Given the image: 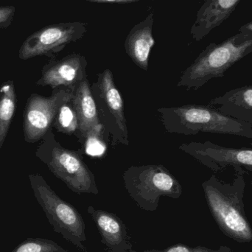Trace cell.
I'll use <instances>...</instances> for the list:
<instances>
[{"instance_id":"obj_1","label":"cell","mask_w":252,"mask_h":252,"mask_svg":"<svg viewBox=\"0 0 252 252\" xmlns=\"http://www.w3.org/2000/svg\"><path fill=\"white\" fill-rule=\"evenodd\" d=\"M231 182L212 175L202 183L206 201L220 231L238 243L252 241V228L244 211L246 182L239 170Z\"/></svg>"},{"instance_id":"obj_2","label":"cell","mask_w":252,"mask_h":252,"mask_svg":"<svg viewBox=\"0 0 252 252\" xmlns=\"http://www.w3.org/2000/svg\"><path fill=\"white\" fill-rule=\"evenodd\" d=\"M251 53L252 21L223 42L209 44L184 71L177 86L188 90H198L211 80L223 78L231 66Z\"/></svg>"},{"instance_id":"obj_3","label":"cell","mask_w":252,"mask_h":252,"mask_svg":"<svg viewBox=\"0 0 252 252\" xmlns=\"http://www.w3.org/2000/svg\"><path fill=\"white\" fill-rule=\"evenodd\" d=\"M157 113L168 133L188 136L218 133L252 139V124L234 119L209 105L159 108Z\"/></svg>"},{"instance_id":"obj_4","label":"cell","mask_w":252,"mask_h":252,"mask_svg":"<svg viewBox=\"0 0 252 252\" xmlns=\"http://www.w3.org/2000/svg\"><path fill=\"white\" fill-rule=\"evenodd\" d=\"M35 155L72 192L99 193L95 176L83 159L82 154L62 146L51 130L41 139Z\"/></svg>"},{"instance_id":"obj_5","label":"cell","mask_w":252,"mask_h":252,"mask_svg":"<svg viewBox=\"0 0 252 252\" xmlns=\"http://www.w3.org/2000/svg\"><path fill=\"white\" fill-rule=\"evenodd\" d=\"M123 178L127 193L145 211H156L161 197L177 199L182 195L180 182L161 164L131 166Z\"/></svg>"},{"instance_id":"obj_6","label":"cell","mask_w":252,"mask_h":252,"mask_svg":"<svg viewBox=\"0 0 252 252\" xmlns=\"http://www.w3.org/2000/svg\"><path fill=\"white\" fill-rule=\"evenodd\" d=\"M29 180L34 196L54 232L81 252H90L84 245L86 225L78 210L59 197L41 175L30 174Z\"/></svg>"},{"instance_id":"obj_7","label":"cell","mask_w":252,"mask_h":252,"mask_svg":"<svg viewBox=\"0 0 252 252\" xmlns=\"http://www.w3.org/2000/svg\"><path fill=\"white\" fill-rule=\"evenodd\" d=\"M91 90L106 139H110L113 148L120 145L128 146L124 99L115 84L112 71L106 69L99 73L95 82L92 84Z\"/></svg>"},{"instance_id":"obj_8","label":"cell","mask_w":252,"mask_h":252,"mask_svg":"<svg viewBox=\"0 0 252 252\" xmlns=\"http://www.w3.org/2000/svg\"><path fill=\"white\" fill-rule=\"evenodd\" d=\"M84 22H71L53 24L30 35L19 49V57L28 60L38 56L53 58L66 45L76 42L87 32Z\"/></svg>"},{"instance_id":"obj_9","label":"cell","mask_w":252,"mask_h":252,"mask_svg":"<svg viewBox=\"0 0 252 252\" xmlns=\"http://www.w3.org/2000/svg\"><path fill=\"white\" fill-rule=\"evenodd\" d=\"M73 90L65 87L53 90L49 97L32 94L24 112V138L28 143L41 140L51 130L56 113L65 102L72 100Z\"/></svg>"},{"instance_id":"obj_10","label":"cell","mask_w":252,"mask_h":252,"mask_svg":"<svg viewBox=\"0 0 252 252\" xmlns=\"http://www.w3.org/2000/svg\"><path fill=\"white\" fill-rule=\"evenodd\" d=\"M179 149L214 172L228 167L239 171L246 168L252 172V148H226L206 141L184 143L179 146Z\"/></svg>"},{"instance_id":"obj_11","label":"cell","mask_w":252,"mask_h":252,"mask_svg":"<svg viewBox=\"0 0 252 252\" xmlns=\"http://www.w3.org/2000/svg\"><path fill=\"white\" fill-rule=\"evenodd\" d=\"M87 59L79 53H73L61 59H52L41 70V75L35 84L50 87L53 90L65 87L73 90L87 78Z\"/></svg>"},{"instance_id":"obj_12","label":"cell","mask_w":252,"mask_h":252,"mask_svg":"<svg viewBox=\"0 0 252 252\" xmlns=\"http://www.w3.org/2000/svg\"><path fill=\"white\" fill-rule=\"evenodd\" d=\"M87 213L95 223L107 252H137L130 243L125 223L116 214L93 206L87 208Z\"/></svg>"},{"instance_id":"obj_13","label":"cell","mask_w":252,"mask_h":252,"mask_svg":"<svg viewBox=\"0 0 252 252\" xmlns=\"http://www.w3.org/2000/svg\"><path fill=\"white\" fill-rule=\"evenodd\" d=\"M241 0H205L196 15L190 34L200 41L232 14Z\"/></svg>"},{"instance_id":"obj_14","label":"cell","mask_w":252,"mask_h":252,"mask_svg":"<svg viewBox=\"0 0 252 252\" xmlns=\"http://www.w3.org/2000/svg\"><path fill=\"white\" fill-rule=\"evenodd\" d=\"M154 22L152 12L130 30L125 41L127 56L136 66L145 71H148L150 55L156 43L153 37Z\"/></svg>"},{"instance_id":"obj_15","label":"cell","mask_w":252,"mask_h":252,"mask_svg":"<svg viewBox=\"0 0 252 252\" xmlns=\"http://www.w3.org/2000/svg\"><path fill=\"white\" fill-rule=\"evenodd\" d=\"M209 106L234 119L252 125V85L229 90L210 100Z\"/></svg>"},{"instance_id":"obj_16","label":"cell","mask_w":252,"mask_h":252,"mask_svg":"<svg viewBox=\"0 0 252 252\" xmlns=\"http://www.w3.org/2000/svg\"><path fill=\"white\" fill-rule=\"evenodd\" d=\"M71 102L76 112L79 126L77 138L81 141L90 130L100 124L91 85L87 78L75 87Z\"/></svg>"},{"instance_id":"obj_17","label":"cell","mask_w":252,"mask_h":252,"mask_svg":"<svg viewBox=\"0 0 252 252\" xmlns=\"http://www.w3.org/2000/svg\"><path fill=\"white\" fill-rule=\"evenodd\" d=\"M16 107V93L11 80L0 87V149L2 147Z\"/></svg>"},{"instance_id":"obj_18","label":"cell","mask_w":252,"mask_h":252,"mask_svg":"<svg viewBox=\"0 0 252 252\" xmlns=\"http://www.w3.org/2000/svg\"><path fill=\"white\" fill-rule=\"evenodd\" d=\"M53 126L60 133L75 135L78 137L79 126L76 112L71 100L65 102L59 107Z\"/></svg>"},{"instance_id":"obj_19","label":"cell","mask_w":252,"mask_h":252,"mask_svg":"<svg viewBox=\"0 0 252 252\" xmlns=\"http://www.w3.org/2000/svg\"><path fill=\"white\" fill-rule=\"evenodd\" d=\"M104 129L101 124L90 130L81 141V154L91 157H102L107 150Z\"/></svg>"},{"instance_id":"obj_20","label":"cell","mask_w":252,"mask_h":252,"mask_svg":"<svg viewBox=\"0 0 252 252\" xmlns=\"http://www.w3.org/2000/svg\"><path fill=\"white\" fill-rule=\"evenodd\" d=\"M11 252H68L51 240L30 238L19 244Z\"/></svg>"},{"instance_id":"obj_21","label":"cell","mask_w":252,"mask_h":252,"mask_svg":"<svg viewBox=\"0 0 252 252\" xmlns=\"http://www.w3.org/2000/svg\"><path fill=\"white\" fill-rule=\"evenodd\" d=\"M143 252H232V250L228 247H220L218 250H212L204 247H191L178 244L162 250H151Z\"/></svg>"},{"instance_id":"obj_22","label":"cell","mask_w":252,"mask_h":252,"mask_svg":"<svg viewBox=\"0 0 252 252\" xmlns=\"http://www.w3.org/2000/svg\"><path fill=\"white\" fill-rule=\"evenodd\" d=\"M16 7L13 5H0V31L8 28L14 19Z\"/></svg>"},{"instance_id":"obj_23","label":"cell","mask_w":252,"mask_h":252,"mask_svg":"<svg viewBox=\"0 0 252 252\" xmlns=\"http://www.w3.org/2000/svg\"><path fill=\"white\" fill-rule=\"evenodd\" d=\"M85 1L95 3H129L139 1V0H85Z\"/></svg>"}]
</instances>
